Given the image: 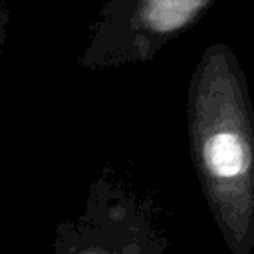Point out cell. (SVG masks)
Listing matches in <instances>:
<instances>
[{
  "label": "cell",
  "mask_w": 254,
  "mask_h": 254,
  "mask_svg": "<svg viewBox=\"0 0 254 254\" xmlns=\"http://www.w3.org/2000/svg\"><path fill=\"white\" fill-rule=\"evenodd\" d=\"M198 157L208 179L210 190L218 200L230 204L240 202L254 189V149L248 121L236 99H222V103H202L196 119Z\"/></svg>",
  "instance_id": "6da1fadb"
},
{
  "label": "cell",
  "mask_w": 254,
  "mask_h": 254,
  "mask_svg": "<svg viewBox=\"0 0 254 254\" xmlns=\"http://www.w3.org/2000/svg\"><path fill=\"white\" fill-rule=\"evenodd\" d=\"M202 0H149L147 24L155 32H173L181 28L200 6Z\"/></svg>",
  "instance_id": "7a4b0ae2"
},
{
  "label": "cell",
  "mask_w": 254,
  "mask_h": 254,
  "mask_svg": "<svg viewBox=\"0 0 254 254\" xmlns=\"http://www.w3.org/2000/svg\"><path fill=\"white\" fill-rule=\"evenodd\" d=\"M71 254H103V252H99L97 248H79V250H73Z\"/></svg>",
  "instance_id": "3957f363"
}]
</instances>
